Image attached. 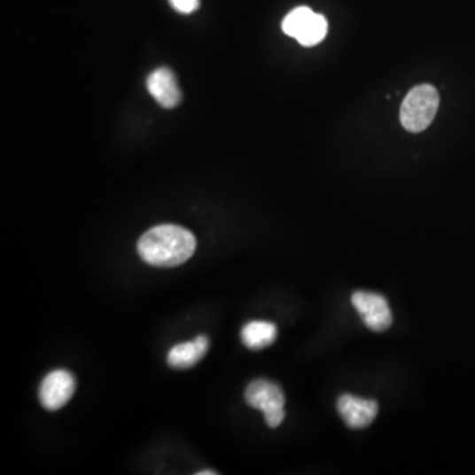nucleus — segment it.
Segmentation results:
<instances>
[{
	"mask_svg": "<svg viewBox=\"0 0 475 475\" xmlns=\"http://www.w3.org/2000/svg\"><path fill=\"white\" fill-rule=\"evenodd\" d=\"M196 237L177 225H159L137 242L140 258L150 266L171 269L185 263L196 253Z\"/></svg>",
	"mask_w": 475,
	"mask_h": 475,
	"instance_id": "obj_1",
	"label": "nucleus"
},
{
	"mask_svg": "<svg viewBox=\"0 0 475 475\" xmlns=\"http://www.w3.org/2000/svg\"><path fill=\"white\" fill-rule=\"evenodd\" d=\"M440 106V96L436 88L420 85L412 89L401 109V121L409 132L424 131L431 126Z\"/></svg>",
	"mask_w": 475,
	"mask_h": 475,
	"instance_id": "obj_2",
	"label": "nucleus"
},
{
	"mask_svg": "<svg viewBox=\"0 0 475 475\" xmlns=\"http://www.w3.org/2000/svg\"><path fill=\"white\" fill-rule=\"evenodd\" d=\"M245 398L248 406L263 412L269 428H277L284 421L285 396L276 383L253 380L245 388Z\"/></svg>",
	"mask_w": 475,
	"mask_h": 475,
	"instance_id": "obj_3",
	"label": "nucleus"
},
{
	"mask_svg": "<svg viewBox=\"0 0 475 475\" xmlns=\"http://www.w3.org/2000/svg\"><path fill=\"white\" fill-rule=\"evenodd\" d=\"M352 304L370 331L382 333L393 323V312L385 297L379 293L358 291L353 293Z\"/></svg>",
	"mask_w": 475,
	"mask_h": 475,
	"instance_id": "obj_4",
	"label": "nucleus"
},
{
	"mask_svg": "<svg viewBox=\"0 0 475 475\" xmlns=\"http://www.w3.org/2000/svg\"><path fill=\"white\" fill-rule=\"evenodd\" d=\"M75 391V379L66 370H56L43 380L39 390L42 406L47 411H58L66 406Z\"/></svg>",
	"mask_w": 475,
	"mask_h": 475,
	"instance_id": "obj_5",
	"label": "nucleus"
},
{
	"mask_svg": "<svg viewBox=\"0 0 475 475\" xmlns=\"http://www.w3.org/2000/svg\"><path fill=\"white\" fill-rule=\"evenodd\" d=\"M337 409L342 420L353 429H362L372 424L377 417L379 407L375 401L342 395L337 401Z\"/></svg>",
	"mask_w": 475,
	"mask_h": 475,
	"instance_id": "obj_6",
	"label": "nucleus"
},
{
	"mask_svg": "<svg viewBox=\"0 0 475 475\" xmlns=\"http://www.w3.org/2000/svg\"><path fill=\"white\" fill-rule=\"evenodd\" d=\"M147 89L156 102L166 109H174L180 104L181 91L176 78L167 67H160L151 73L147 80Z\"/></svg>",
	"mask_w": 475,
	"mask_h": 475,
	"instance_id": "obj_7",
	"label": "nucleus"
},
{
	"mask_svg": "<svg viewBox=\"0 0 475 475\" xmlns=\"http://www.w3.org/2000/svg\"><path fill=\"white\" fill-rule=\"evenodd\" d=\"M207 350H209V339L206 336H199L194 341L172 347L167 361L172 369H191L204 358Z\"/></svg>",
	"mask_w": 475,
	"mask_h": 475,
	"instance_id": "obj_8",
	"label": "nucleus"
},
{
	"mask_svg": "<svg viewBox=\"0 0 475 475\" xmlns=\"http://www.w3.org/2000/svg\"><path fill=\"white\" fill-rule=\"evenodd\" d=\"M277 337V328L269 321H251L243 326L240 339L251 350H261L271 347Z\"/></svg>",
	"mask_w": 475,
	"mask_h": 475,
	"instance_id": "obj_9",
	"label": "nucleus"
},
{
	"mask_svg": "<svg viewBox=\"0 0 475 475\" xmlns=\"http://www.w3.org/2000/svg\"><path fill=\"white\" fill-rule=\"evenodd\" d=\"M326 34H328V20L325 16L315 13L296 40L304 47H313L323 42Z\"/></svg>",
	"mask_w": 475,
	"mask_h": 475,
	"instance_id": "obj_10",
	"label": "nucleus"
},
{
	"mask_svg": "<svg viewBox=\"0 0 475 475\" xmlns=\"http://www.w3.org/2000/svg\"><path fill=\"white\" fill-rule=\"evenodd\" d=\"M315 15L309 7H297L291 11L284 20H283L282 28L287 36L295 37L301 34L302 29L307 26L308 21Z\"/></svg>",
	"mask_w": 475,
	"mask_h": 475,
	"instance_id": "obj_11",
	"label": "nucleus"
},
{
	"mask_svg": "<svg viewBox=\"0 0 475 475\" xmlns=\"http://www.w3.org/2000/svg\"><path fill=\"white\" fill-rule=\"evenodd\" d=\"M172 7L180 13H191L199 8V0H169Z\"/></svg>",
	"mask_w": 475,
	"mask_h": 475,
	"instance_id": "obj_12",
	"label": "nucleus"
},
{
	"mask_svg": "<svg viewBox=\"0 0 475 475\" xmlns=\"http://www.w3.org/2000/svg\"><path fill=\"white\" fill-rule=\"evenodd\" d=\"M218 474L217 471H199L197 475H215Z\"/></svg>",
	"mask_w": 475,
	"mask_h": 475,
	"instance_id": "obj_13",
	"label": "nucleus"
}]
</instances>
